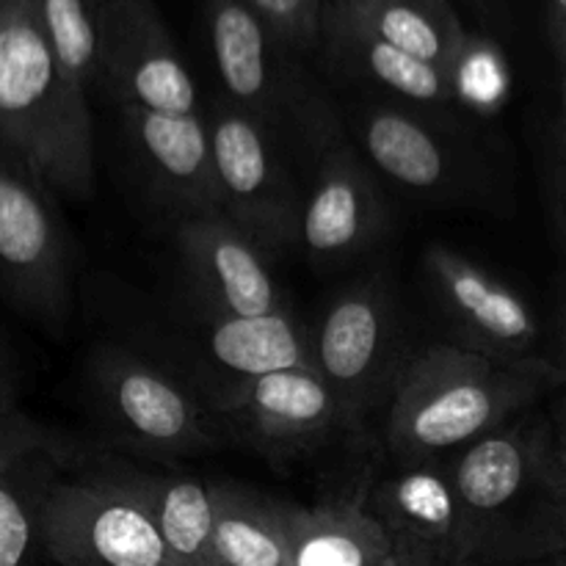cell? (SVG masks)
<instances>
[{
	"mask_svg": "<svg viewBox=\"0 0 566 566\" xmlns=\"http://www.w3.org/2000/svg\"><path fill=\"white\" fill-rule=\"evenodd\" d=\"M464 514V566L566 556V464L551 415L528 409L446 459Z\"/></svg>",
	"mask_w": 566,
	"mask_h": 566,
	"instance_id": "6da1fadb",
	"label": "cell"
},
{
	"mask_svg": "<svg viewBox=\"0 0 566 566\" xmlns=\"http://www.w3.org/2000/svg\"><path fill=\"white\" fill-rule=\"evenodd\" d=\"M562 387L545 357L503 363L440 343L403 368L387 418V446L398 464L448 459Z\"/></svg>",
	"mask_w": 566,
	"mask_h": 566,
	"instance_id": "7a4b0ae2",
	"label": "cell"
},
{
	"mask_svg": "<svg viewBox=\"0 0 566 566\" xmlns=\"http://www.w3.org/2000/svg\"><path fill=\"white\" fill-rule=\"evenodd\" d=\"M0 149L50 191L92 197L88 92L61 70L25 0H0Z\"/></svg>",
	"mask_w": 566,
	"mask_h": 566,
	"instance_id": "3957f363",
	"label": "cell"
},
{
	"mask_svg": "<svg viewBox=\"0 0 566 566\" xmlns=\"http://www.w3.org/2000/svg\"><path fill=\"white\" fill-rule=\"evenodd\" d=\"M94 407L127 448L147 457H186L219 446L216 420L175 376L119 346L88 359Z\"/></svg>",
	"mask_w": 566,
	"mask_h": 566,
	"instance_id": "277c9868",
	"label": "cell"
},
{
	"mask_svg": "<svg viewBox=\"0 0 566 566\" xmlns=\"http://www.w3.org/2000/svg\"><path fill=\"white\" fill-rule=\"evenodd\" d=\"M313 368L329 385L352 426L396 392L409 359H401V324L381 276L354 282L326 307L310 337Z\"/></svg>",
	"mask_w": 566,
	"mask_h": 566,
	"instance_id": "5b68a950",
	"label": "cell"
},
{
	"mask_svg": "<svg viewBox=\"0 0 566 566\" xmlns=\"http://www.w3.org/2000/svg\"><path fill=\"white\" fill-rule=\"evenodd\" d=\"M205 14L227 103L269 130L298 122L304 133L326 138V114L304 83L291 44L243 0H208Z\"/></svg>",
	"mask_w": 566,
	"mask_h": 566,
	"instance_id": "8992f818",
	"label": "cell"
},
{
	"mask_svg": "<svg viewBox=\"0 0 566 566\" xmlns=\"http://www.w3.org/2000/svg\"><path fill=\"white\" fill-rule=\"evenodd\" d=\"M219 213L265 252L298 243L304 199L274 147V130L224 103L208 116Z\"/></svg>",
	"mask_w": 566,
	"mask_h": 566,
	"instance_id": "52a82bcc",
	"label": "cell"
},
{
	"mask_svg": "<svg viewBox=\"0 0 566 566\" xmlns=\"http://www.w3.org/2000/svg\"><path fill=\"white\" fill-rule=\"evenodd\" d=\"M0 287L42 321H61L72 298V249L50 188L0 149Z\"/></svg>",
	"mask_w": 566,
	"mask_h": 566,
	"instance_id": "ba28073f",
	"label": "cell"
},
{
	"mask_svg": "<svg viewBox=\"0 0 566 566\" xmlns=\"http://www.w3.org/2000/svg\"><path fill=\"white\" fill-rule=\"evenodd\" d=\"M44 556L59 566H182L136 497L66 470L44 512Z\"/></svg>",
	"mask_w": 566,
	"mask_h": 566,
	"instance_id": "9c48e42d",
	"label": "cell"
},
{
	"mask_svg": "<svg viewBox=\"0 0 566 566\" xmlns=\"http://www.w3.org/2000/svg\"><path fill=\"white\" fill-rule=\"evenodd\" d=\"M423 269L431 298L457 337L453 346L503 363L545 357V329L509 282L448 247H431Z\"/></svg>",
	"mask_w": 566,
	"mask_h": 566,
	"instance_id": "30bf717a",
	"label": "cell"
},
{
	"mask_svg": "<svg viewBox=\"0 0 566 566\" xmlns=\"http://www.w3.org/2000/svg\"><path fill=\"white\" fill-rule=\"evenodd\" d=\"M97 86L119 111L202 114L197 83L153 0H111Z\"/></svg>",
	"mask_w": 566,
	"mask_h": 566,
	"instance_id": "8fae6325",
	"label": "cell"
},
{
	"mask_svg": "<svg viewBox=\"0 0 566 566\" xmlns=\"http://www.w3.org/2000/svg\"><path fill=\"white\" fill-rule=\"evenodd\" d=\"M227 423L269 457H298L352 426L313 365L235 385L216 401Z\"/></svg>",
	"mask_w": 566,
	"mask_h": 566,
	"instance_id": "7c38bea8",
	"label": "cell"
},
{
	"mask_svg": "<svg viewBox=\"0 0 566 566\" xmlns=\"http://www.w3.org/2000/svg\"><path fill=\"white\" fill-rule=\"evenodd\" d=\"M365 506L403 566H464L462 501L446 459L401 464L376 484Z\"/></svg>",
	"mask_w": 566,
	"mask_h": 566,
	"instance_id": "4fadbf2b",
	"label": "cell"
},
{
	"mask_svg": "<svg viewBox=\"0 0 566 566\" xmlns=\"http://www.w3.org/2000/svg\"><path fill=\"white\" fill-rule=\"evenodd\" d=\"M177 249L205 315L249 318L285 310L265 249L224 213L182 219Z\"/></svg>",
	"mask_w": 566,
	"mask_h": 566,
	"instance_id": "5bb4252c",
	"label": "cell"
},
{
	"mask_svg": "<svg viewBox=\"0 0 566 566\" xmlns=\"http://www.w3.org/2000/svg\"><path fill=\"white\" fill-rule=\"evenodd\" d=\"M387 227V208L368 166L343 144H324L302 208L298 243L315 263L335 265L368 252Z\"/></svg>",
	"mask_w": 566,
	"mask_h": 566,
	"instance_id": "9a60e30c",
	"label": "cell"
},
{
	"mask_svg": "<svg viewBox=\"0 0 566 566\" xmlns=\"http://www.w3.org/2000/svg\"><path fill=\"white\" fill-rule=\"evenodd\" d=\"M64 470L61 440L25 412L0 431V566H33L44 553V512Z\"/></svg>",
	"mask_w": 566,
	"mask_h": 566,
	"instance_id": "2e32d148",
	"label": "cell"
},
{
	"mask_svg": "<svg viewBox=\"0 0 566 566\" xmlns=\"http://www.w3.org/2000/svg\"><path fill=\"white\" fill-rule=\"evenodd\" d=\"M125 130L158 193L188 216L219 213L210 127L205 114L122 111Z\"/></svg>",
	"mask_w": 566,
	"mask_h": 566,
	"instance_id": "e0dca14e",
	"label": "cell"
},
{
	"mask_svg": "<svg viewBox=\"0 0 566 566\" xmlns=\"http://www.w3.org/2000/svg\"><path fill=\"white\" fill-rule=\"evenodd\" d=\"M94 475L136 497L182 566H224L216 547L210 484L191 475H158L127 464H97Z\"/></svg>",
	"mask_w": 566,
	"mask_h": 566,
	"instance_id": "ac0fdd59",
	"label": "cell"
},
{
	"mask_svg": "<svg viewBox=\"0 0 566 566\" xmlns=\"http://www.w3.org/2000/svg\"><path fill=\"white\" fill-rule=\"evenodd\" d=\"M202 354L210 368L227 374V385L219 398L258 376L313 365L310 337L298 329L287 310L249 318L205 315Z\"/></svg>",
	"mask_w": 566,
	"mask_h": 566,
	"instance_id": "d6986e66",
	"label": "cell"
},
{
	"mask_svg": "<svg viewBox=\"0 0 566 566\" xmlns=\"http://www.w3.org/2000/svg\"><path fill=\"white\" fill-rule=\"evenodd\" d=\"M324 14L448 72L470 36L451 0H332Z\"/></svg>",
	"mask_w": 566,
	"mask_h": 566,
	"instance_id": "ffe728a7",
	"label": "cell"
},
{
	"mask_svg": "<svg viewBox=\"0 0 566 566\" xmlns=\"http://www.w3.org/2000/svg\"><path fill=\"white\" fill-rule=\"evenodd\" d=\"M359 144L379 171L407 191H440L453 180V155L442 133L409 108L376 105L359 122Z\"/></svg>",
	"mask_w": 566,
	"mask_h": 566,
	"instance_id": "44dd1931",
	"label": "cell"
},
{
	"mask_svg": "<svg viewBox=\"0 0 566 566\" xmlns=\"http://www.w3.org/2000/svg\"><path fill=\"white\" fill-rule=\"evenodd\" d=\"M332 61L359 81L379 86L415 105H451L457 99L448 70L415 59L348 22L324 14V39Z\"/></svg>",
	"mask_w": 566,
	"mask_h": 566,
	"instance_id": "7402d4cb",
	"label": "cell"
},
{
	"mask_svg": "<svg viewBox=\"0 0 566 566\" xmlns=\"http://www.w3.org/2000/svg\"><path fill=\"white\" fill-rule=\"evenodd\" d=\"M216 547L224 566H296L291 542V503L265 497L235 481L210 484Z\"/></svg>",
	"mask_w": 566,
	"mask_h": 566,
	"instance_id": "603a6c76",
	"label": "cell"
},
{
	"mask_svg": "<svg viewBox=\"0 0 566 566\" xmlns=\"http://www.w3.org/2000/svg\"><path fill=\"white\" fill-rule=\"evenodd\" d=\"M291 542L296 566H379L392 556L365 501L291 506Z\"/></svg>",
	"mask_w": 566,
	"mask_h": 566,
	"instance_id": "cb8c5ba5",
	"label": "cell"
},
{
	"mask_svg": "<svg viewBox=\"0 0 566 566\" xmlns=\"http://www.w3.org/2000/svg\"><path fill=\"white\" fill-rule=\"evenodd\" d=\"M61 70L88 92L99 81L111 0H25Z\"/></svg>",
	"mask_w": 566,
	"mask_h": 566,
	"instance_id": "d4e9b609",
	"label": "cell"
},
{
	"mask_svg": "<svg viewBox=\"0 0 566 566\" xmlns=\"http://www.w3.org/2000/svg\"><path fill=\"white\" fill-rule=\"evenodd\" d=\"M453 88H457V99L470 105L497 103L506 94V61H503L501 50L486 39L473 36L470 33L464 42L462 53L457 55L451 66Z\"/></svg>",
	"mask_w": 566,
	"mask_h": 566,
	"instance_id": "484cf974",
	"label": "cell"
},
{
	"mask_svg": "<svg viewBox=\"0 0 566 566\" xmlns=\"http://www.w3.org/2000/svg\"><path fill=\"white\" fill-rule=\"evenodd\" d=\"M293 50H313L324 39L326 0H243Z\"/></svg>",
	"mask_w": 566,
	"mask_h": 566,
	"instance_id": "4316f807",
	"label": "cell"
},
{
	"mask_svg": "<svg viewBox=\"0 0 566 566\" xmlns=\"http://www.w3.org/2000/svg\"><path fill=\"white\" fill-rule=\"evenodd\" d=\"M17 415H20V407H17L14 370H11L6 348H0V431H3Z\"/></svg>",
	"mask_w": 566,
	"mask_h": 566,
	"instance_id": "83f0119b",
	"label": "cell"
},
{
	"mask_svg": "<svg viewBox=\"0 0 566 566\" xmlns=\"http://www.w3.org/2000/svg\"><path fill=\"white\" fill-rule=\"evenodd\" d=\"M547 3V28L558 61L566 66V0H545Z\"/></svg>",
	"mask_w": 566,
	"mask_h": 566,
	"instance_id": "f1b7e54d",
	"label": "cell"
},
{
	"mask_svg": "<svg viewBox=\"0 0 566 566\" xmlns=\"http://www.w3.org/2000/svg\"><path fill=\"white\" fill-rule=\"evenodd\" d=\"M547 363L556 368V374L562 376L566 387V285H564V298H562V313H558V329L553 337V348L547 352Z\"/></svg>",
	"mask_w": 566,
	"mask_h": 566,
	"instance_id": "f546056e",
	"label": "cell"
},
{
	"mask_svg": "<svg viewBox=\"0 0 566 566\" xmlns=\"http://www.w3.org/2000/svg\"><path fill=\"white\" fill-rule=\"evenodd\" d=\"M551 426H553V437H556V448L558 457L566 464V387H562V396L556 398V407L551 412Z\"/></svg>",
	"mask_w": 566,
	"mask_h": 566,
	"instance_id": "4dcf8cb0",
	"label": "cell"
},
{
	"mask_svg": "<svg viewBox=\"0 0 566 566\" xmlns=\"http://www.w3.org/2000/svg\"><path fill=\"white\" fill-rule=\"evenodd\" d=\"M558 219H562V230L566 238V155H564L562 171H558Z\"/></svg>",
	"mask_w": 566,
	"mask_h": 566,
	"instance_id": "1f68e13d",
	"label": "cell"
},
{
	"mask_svg": "<svg viewBox=\"0 0 566 566\" xmlns=\"http://www.w3.org/2000/svg\"><path fill=\"white\" fill-rule=\"evenodd\" d=\"M517 566H566V556H553L545 562H531V564H517Z\"/></svg>",
	"mask_w": 566,
	"mask_h": 566,
	"instance_id": "d6a6232c",
	"label": "cell"
},
{
	"mask_svg": "<svg viewBox=\"0 0 566 566\" xmlns=\"http://www.w3.org/2000/svg\"><path fill=\"white\" fill-rule=\"evenodd\" d=\"M562 119H564V136H566V75H564V92H562Z\"/></svg>",
	"mask_w": 566,
	"mask_h": 566,
	"instance_id": "836d02e7",
	"label": "cell"
},
{
	"mask_svg": "<svg viewBox=\"0 0 566 566\" xmlns=\"http://www.w3.org/2000/svg\"><path fill=\"white\" fill-rule=\"evenodd\" d=\"M379 566H403L401 562H398V558L396 556H390V558H387V562H381Z\"/></svg>",
	"mask_w": 566,
	"mask_h": 566,
	"instance_id": "e575fe53",
	"label": "cell"
},
{
	"mask_svg": "<svg viewBox=\"0 0 566 566\" xmlns=\"http://www.w3.org/2000/svg\"><path fill=\"white\" fill-rule=\"evenodd\" d=\"M470 3H475V6H484L486 0H470Z\"/></svg>",
	"mask_w": 566,
	"mask_h": 566,
	"instance_id": "d590c367",
	"label": "cell"
}]
</instances>
